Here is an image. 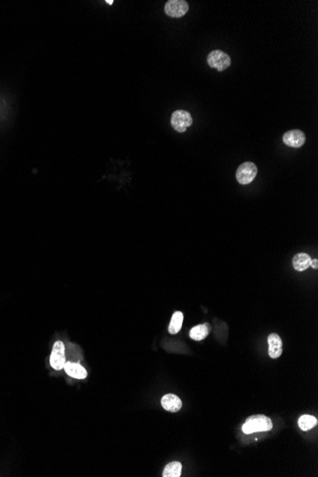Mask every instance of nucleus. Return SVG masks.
Instances as JSON below:
<instances>
[{
	"label": "nucleus",
	"instance_id": "dca6fc26",
	"mask_svg": "<svg viewBox=\"0 0 318 477\" xmlns=\"http://www.w3.org/2000/svg\"><path fill=\"white\" fill-rule=\"evenodd\" d=\"M310 267H312V268L315 269V270H318V259H314V260L312 259V261H311V266H310Z\"/></svg>",
	"mask_w": 318,
	"mask_h": 477
},
{
	"label": "nucleus",
	"instance_id": "2eb2a0df",
	"mask_svg": "<svg viewBox=\"0 0 318 477\" xmlns=\"http://www.w3.org/2000/svg\"><path fill=\"white\" fill-rule=\"evenodd\" d=\"M298 425L302 431H310L318 425V419L313 415L304 414L298 419Z\"/></svg>",
	"mask_w": 318,
	"mask_h": 477
},
{
	"label": "nucleus",
	"instance_id": "0eeeda50",
	"mask_svg": "<svg viewBox=\"0 0 318 477\" xmlns=\"http://www.w3.org/2000/svg\"><path fill=\"white\" fill-rule=\"evenodd\" d=\"M283 142L292 148H300L306 142V136L300 130H291L284 134Z\"/></svg>",
	"mask_w": 318,
	"mask_h": 477
},
{
	"label": "nucleus",
	"instance_id": "4468645a",
	"mask_svg": "<svg viewBox=\"0 0 318 477\" xmlns=\"http://www.w3.org/2000/svg\"><path fill=\"white\" fill-rule=\"evenodd\" d=\"M182 465L180 462L174 461L166 466L163 471V477H181Z\"/></svg>",
	"mask_w": 318,
	"mask_h": 477
},
{
	"label": "nucleus",
	"instance_id": "9b49d317",
	"mask_svg": "<svg viewBox=\"0 0 318 477\" xmlns=\"http://www.w3.org/2000/svg\"><path fill=\"white\" fill-rule=\"evenodd\" d=\"M311 261H312L311 256L305 253H301V254L295 255L293 259V265L295 271L303 272L311 266Z\"/></svg>",
	"mask_w": 318,
	"mask_h": 477
},
{
	"label": "nucleus",
	"instance_id": "f8f14e48",
	"mask_svg": "<svg viewBox=\"0 0 318 477\" xmlns=\"http://www.w3.org/2000/svg\"><path fill=\"white\" fill-rule=\"evenodd\" d=\"M209 332H210V327L207 323L201 324V325H197V326L193 327L192 329H191L190 337L195 341H200V340H203L204 338L208 337Z\"/></svg>",
	"mask_w": 318,
	"mask_h": 477
},
{
	"label": "nucleus",
	"instance_id": "39448f33",
	"mask_svg": "<svg viewBox=\"0 0 318 477\" xmlns=\"http://www.w3.org/2000/svg\"><path fill=\"white\" fill-rule=\"evenodd\" d=\"M188 11V2L185 0H169L165 4L166 14L170 17H182Z\"/></svg>",
	"mask_w": 318,
	"mask_h": 477
},
{
	"label": "nucleus",
	"instance_id": "9d476101",
	"mask_svg": "<svg viewBox=\"0 0 318 477\" xmlns=\"http://www.w3.org/2000/svg\"><path fill=\"white\" fill-rule=\"evenodd\" d=\"M63 369L66 373L76 379H85L87 377V371L78 363L73 362H66Z\"/></svg>",
	"mask_w": 318,
	"mask_h": 477
},
{
	"label": "nucleus",
	"instance_id": "423d86ee",
	"mask_svg": "<svg viewBox=\"0 0 318 477\" xmlns=\"http://www.w3.org/2000/svg\"><path fill=\"white\" fill-rule=\"evenodd\" d=\"M50 363H51V366L57 370V371H59L61 369H63L65 363H66V354H65V346L63 344V342L61 341H57L53 347V351H52V354H51V358H50Z\"/></svg>",
	"mask_w": 318,
	"mask_h": 477
},
{
	"label": "nucleus",
	"instance_id": "20e7f679",
	"mask_svg": "<svg viewBox=\"0 0 318 477\" xmlns=\"http://www.w3.org/2000/svg\"><path fill=\"white\" fill-rule=\"evenodd\" d=\"M171 124L178 133H184L192 125V117L187 111L177 110L172 115Z\"/></svg>",
	"mask_w": 318,
	"mask_h": 477
},
{
	"label": "nucleus",
	"instance_id": "1a4fd4ad",
	"mask_svg": "<svg viewBox=\"0 0 318 477\" xmlns=\"http://www.w3.org/2000/svg\"><path fill=\"white\" fill-rule=\"evenodd\" d=\"M161 405L166 410L171 411V412H177L178 410L181 409L182 408V401L181 399L173 394H169L162 397L161 399Z\"/></svg>",
	"mask_w": 318,
	"mask_h": 477
},
{
	"label": "nucleus",
	"instance_id": "7ed1b4c3",
	"mask_svg": "<svg viewBox=\"0 0 318 477\" xmlns=\"http://www.w3.org/2000/svg\"><path fill=\"white\" fill-rule=\"evenodd\" d=\"M257 175V167L253 162L242 163L236 170V180L241 185H248L252 183Z\"/></svg>",
	"mask_w": 318,
	"mask_h": 477
},
{
	"label": "nucleus",
	"instance_id": "f3484780",
	"mask_svg": "<svg viewBox=\"0 0 318 477\" xmlns=\"http://www.w3.org/2000/svg\"><path fill=\"white\" fill-rule=\"evenodd\" d=\"M106 2L107 3H108V4H110V5H112V4L114 3V0H109V1H106Z\"/></svg>",
	"mask_w": 318,
	"mask_h": 477
},
{
	"label": "nucleus",
	"instance_id": "f03ea898",
	"mask_svg": "<svg viewBox=\"0 0 318 477\" xmlns=\"http://www.w3.org/2000/svg\"><path fill=\"white\" fill-rule=\"evenodd\" d=\"M209 66L218 71H223L228 69L232 64L231 57L221 50H214L211 52L207 58Z\"/></svg>",
	"mask_w": 318,
	"mask_h": 477
},
{
	"label": "nucleus",
	"instance_id": "6e6552de",
	"mask_svg": "<svg viewBox=\"0 0 318 477\" xmlns=\"http://www.w3.org/2000/svg\"><path fill=\"white\" fill-rule=\"evenodd\" d=\"M269 344V355L271 358H278L283 351L282 339L276 334H271L268 338Z\"/></svg>",
	"mask_w": 318,
	"mask_h": 477
},
{
	"label": "nucleus",
	"instance_id": "f257e3e1",
	"mask_svg": "<svg viewBox=\"0 0 318 477\" xmlns=\"http://www.w3.org/2000/svg\"><path fill=\"white\" fill-rule=\"evenodd\" d=\"M272 427V422L268 416L264 414H254L248 417L242 426V431L246 434H251L254 432L271 431Z\"/></svg>",
	"mask_w": 318,
	"mask_h": 477
},
{
	"label": "nucleus",
	"instance_id": "ddd939ff",
	"mask_svg": "<svg viewBox=\"0 0 318 477\" xmlns=\"http://www.w3.org/2000/svg\"><path fill=\"white\" fill-rule=\"evenodd\" d=\"M183 320H184V315L181 312H176L173 314V317L169 326V333L172 335H177L182 328Z\"/></svg>",
	"mask_w": 318,
	"mask_h": 477
}]
</instances>
